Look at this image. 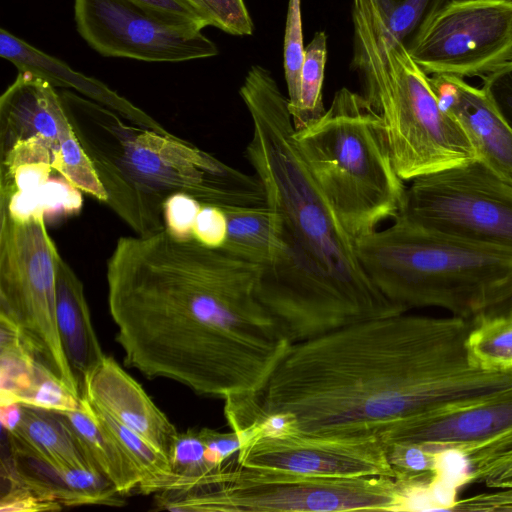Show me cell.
Segmentation results:
<instances>
[{
    "label": "cell",
    "instance_id": "28",
    "mask_svg": "<svg viewBox=\"0 0 512 512\" xmlns=\"http://www.w3.org/2000/svg\"><path fill=\"white\" fill-rule=\"evenodd\" d=\"M452 0H379L388 33L406 45L418 30Z\"/></svg>",
    "mask_w": 512,
    "mask_h": 512
},
{
    "label": "cell",
    "instance_id": "23",
    "mask_svg": "<svg viewBox=\"0 0 512 512\" xmlns=\"http://www.w3.org/2000/svg\"><path fill=\"white\" fill-rule=\"evenodd\" d=\"M227 218L228 232L221 247L228 253L265 266L276 247V224L270 207L232 206L221 208Z\"/></svg>",
    "mask_w": 512,
    "mask_h": 512
},
{
    "label": "cell",
    "instance_id": "40",
    "mask_svg": "<svg viewBox=\"0 0 512 512\" xmlns=\"http://www.w3.org/2000/svg\"><path fill=\"white\" fill-rule=\"evenodd\" d=\"M509 503H510V505H511V507H512V492H511V494L509 495Z\"/></svg>",
    "mask_w": 512,
    "mask_h": 512
},
{
    "label": "cell",
    "instance_id": "16",
    "mask_svg": "<svg viewBox=\"0 0 512 512\" xmlns=\"http://www.w3.org/2000/svg\"><path fill=\"white\" fill-rule=\"evenodd\" d=\"M81 396L141 435L169 459L178 435L174 424L142 386L109 356L81 380Z\"/></svg>",
    "mask_w": 512,
    "mask_h": 512
},
{
    "label": "cell",
    "instance_id": "31",
    "mask_svg": "<svg viewBox=\"0 0 512 512\" xmlns=\"http://www.w3.org/2000/svg\"><path fill=\"white\" fill-rule=\"evenodd\" d=\"M21 404L53 411H70L81 407V397L72 394L42 365L36 382Z\"/></svg>",
    "mask_w": 512,
    "mask_h": 512
},
{
    "label": "cell",
    "instance_id": "13",
    "mask_svg": "<svg viewBox=\"0 0 512 512\" xmlns=\"http://www.w3.org/2000/svg\"><path fill=\"white\" fill-rule=\"evenodd\" d=\"M33 135L52 146L57 174L98 201L107 202V194L75 133L60 93L44 78L18 71L0 97V149Z\"/></svg>",
    "mask_w": 512,
    "mask_h": 512
},
{
    "label": "cell",
    "instance_id": "15",
    "mask_svg": "<svg viewBox=\"0 0 512 512\" xmlns=\"http://www.w3.org/2000/svg\"><path fill=\"white\" fill-rule=\"evenodd\" d=\"M512 431V399L400 422L380 435L384 443L416 444L432 453L466 457Z\"/></svg>",
    "mask_w": 512,
    "mask_h": 512
},
{
    "label": "cell",
    "instance_id": "38",
    "mask_svg": "<svg viewBox=\"0 0 512 512\" xmlns=\"http://www.w3.org/2000/svg\"><path fill=\"white\" fill-rule=\"evenodd\" d=\"M472 319H512V287L502 299L487 307Z\"/></svg>",
    "mask_w": 512,
    "mask_h": 512
},
{
    "label": "cell",
    "instance_id": "24",
    "mask_svg": "<svg viewBox=\"0 0 512 512\" xmlns=\"http://www.w3.org/2000/svg\"><path fill=\"white\" fill-rule=\"evenodd\" d=\"M77 187L62 175L52 176L47 183L33 192H15L0 199V210L12 219L23 221L33 216L52 217L77 213L82 196Z\"/></svg>",
    "mask_w": 512,
    "mask_h": 512
},
{
    "label": "cell",
    "instance_id": "36",
    "mask_svg": "<svg viewBox=\"0 0 512 512\" xmlns=\"http://www.w3.org/2000/svg\"><path fill=\"white\" fill-rule=\"evenodd\" d=\"M139 6L175 23L202 30L203 18L185 0H130Z\"/></svg>",
    "mask_w": 512,
    "mask_h": 512
},
{
    "label": "cell",
    "instance_id": "39",
    "mask_svg": "<svg viewBox=\"0 0 512 512\" xmlns=\"http://www.w3.org/2000/svg\"><path fill=\"white\" fill-rule=\"evenodd\" d=\"M20 403L0 404V421L4 432L13 431L21 419Z\"/></svg>",
    "mask_w": 512,
    "mask_h": 512
},
{
    "label": "cell",
    "instance_id": "26",
    "mask_svg": "<svg viewBox=\"0 0 512 512\" xmlns=\"http://www.w3.org/2000/svg\"><path fill=\"white\" fill-rule=\"evenodd\" d=\"M472 320V356L485 368L512 369V319Z\"/></svg>",
    "mask_w": 512,
    "mask_h": 512
},
{
    "label": "cell",
    "instance_id": "32",
    "mask_svg": "<svg viewBox=\"0 0 512 512\" xmlns=\"http://www.w3.org/2000/svg\"><path fill=\"white\" fill-rule=\"evenodd\" d=\"M202 205L184 193L170 195L163 203L165 230L178 240L194 239L192 230Z\"/></svg>",
    "mask_w": 512,
    "mask_h": 512
},
{
    "label": "cell",
    "instance_id": "8",
    "mask_svg": "<svg viewBox=\"0 0 512 512\" xmlns=\"http://www.w3.org/2000/svg\"><path fill=\"white\" fill-rule=\"evenodd\" d=\"M157 510L225 512L403 511L401 485L385 476L322 477L241 466L229 458L189 489L155 494Z\"/></svg>",
    "mask_w": 512,
    "mask_h": 512
},
{
    "label": "cell",
    "instance_id": "6",
    "mask_svg": "<svg viewBox=\"0 0 512 512\" xmlns=\"http://www.w3.org/2000/svg\"><path fill=\"white\" fill-rule=\"evenodd\" d=\"M356 240L360 262L393 303L472 319L512 286V254L426 229L400 216Z\"/></svg>",
    "mask_w": 512,
    "mask_h": 512
},
{
    "label": "cell",
    "instance_id": "1",
    "mask_svg": "<svg viewBox=\"0 0 512 512\" xmlns=\"http://www.w3.org/2000/svg\"><path fill=\"white\" fill-rule=\"evenodd\" d=\"M473 326L403 312L291 344L254 396L225 401V417L280 413L287 433L380 436L403 421L512 399V369L472 356Z\"/></svg>",
    "mask_w": 512,
    "mask_h": 512
},
{
    "label": "cell",
    "instance_id": "34",
    "mask_svg": "<svg viewBox=\"0 0 512 512\" xmlns=\"http://www.w3.org/2000/svg\"><path fill=\"white\" fill-rule=\"evenodd\" d=\"M227 232L228 223L224 211L216 206L202 205L193 226V238L204 246L221 248Z\"/></svg>",
    "mask_w": 512,
    "mask_h": 512
},
{
    "label": "cell",
    "instance_id": "3",
    "mask_svg": "<svg viewBox=\"0 0 512 512\" xmlns=\"http://www.w3.org/2000/svg\"><path fill=\"white\" fill-rule=\"evenodd\" d=\"M252 122L245 157L274 214L276 247L256 295L292 344L361 321L407 312L366 274L349 234L304 158L288 107L266 67L239 89Z\"/></svg>",
    "mask_w": 512,
    "mask_h": 512
},
{
    "label": "cell",
    "instance_id": "4",
    "mask_svg": "<svg viewBox=\"0 0 512 512\" xmlns=\"http://www.w3.org/2000/svg\"><path fill=\"white\" fill-rule=\"evenodd\" d=\"M110 208L139 236L165 229L163 203L184 193L219 208L266 204L257 176L242 173L171 133L126 123L77 93L60 92Z\"/></svg>",
    "mask_w": 512,
    "mask_h": 512
},
{
    "label": "cell",
    "instance_id": "27",
    "mask_svg": "<svg viewBox=\"0 0 512 512\" xmlns=\"http://www.w3.org/2000/svg\"><path fill=\"white\" fill-rule=\"evenodd\" d=\"M90 404L96 415L142 472L144 477L140 485L161 479L171 473L169 459L164 454L158 451L141 435L114 419L106 411L91 402Z\"/></svg>",
    "mask_w": 512,
    "mask_h": 512
},
{
    "label": "cell",
    "instance_id": "10",
    "mask_svg": "<svg viewBox=\"0 0 512 512\" xmlns=\"http://www.w3.org/2000/svg\"><path fill=\"white\" fill-rule=\"evenodd\" d=\"M397 216L512 254V184L478 160L412 180Z\"/></svg>",
    "mask_w": 512,
    "mask_h": 512
},
{
    "label": "cell",
    "instance_id": "12",
    "mask_svg": "<svg viewBox=\"0 0 512 512\" xmlns=\"http://www.w3.org/2000/svg\"><path fill=\"white\" fill-rule=\"evenodd\" d=\"M74 21L81 38L104 57L177 63L219 53L202 30L130 0H74Z\"/></svg>",
    "mask_w": 512,
    "mask_h": 512
},
{
    "label": "cell",
    "instance_id": "20",
    "mask_svg": "<svg viewBox=\"0 0 512 512\" xmlns=\"http://www.w3.org/2000/svg\"><path fill=\"white\" fill-rule=\"evenodd\" d=\"M57 323L66 357L81 383L105 357L94 330L84 287L58 255L56 262Z\"/></svg>",
    "mask_w": 512,
    "mask_h": 512
},
{
    "label": "cell",
    "instance_id": "19",
    "mask_svg": "<svg viewBox=\"0 0 512 512\" xmlns=\"http://www.w3.org/2000/svg\"><path fill=\"white\" fill-rule=\"evenodd\" d=\"M0 56L11 62L18 71L36 74L55 88H73L80 95L102 104L135 124L159 131L165 130L144 111L100 80L73 70L66 62L30 45L3 28L0 29Z\"/></svg>",
    "mask_w": 512,
    "mask_h": 512
},
{
    "label": "cell",
    "instance_id": "35",
    "mask_svg": "<svg viewBox=\"0 0 512 512\" xmlns=\"http://www.w3.org/2000/svg\"><path fill=\"white\" fill-rule=\"evenodd\" d=\"M8 489L0 500V512H43L63 508L58 502L49 500L20 484L7 481Z\"/></svg>",
    "mask_w": 512,
    "mask_h": 512
},
{
    "label": "cell",
    "instance_id": "37",
    "mask_svg": "<svg viewBox=\"0 0 512 512\" xmlns=\"http://www.w3.org/2000/svg\"><path fill=\"white\" fill-rule=\"evenodd\" d=\"M199 431L206 447V457L216 468L234 456L241 446L239 435L232 430L228 433H221L209 428H202Z\"/></svg>",
    "mask_w": 512,
    "mask_h": 512
},
{
    "label": "cell",
    "instance_id": "11",
    "mask_svg": "<svg viewBox=\"0 0 512 512\" xmlns=\"http://www.w3.org/2000/svg\"><path fill=\"white\" fill-rule=\"evenodd\" d=\"M406 49L427 75L484 77L512 59V0H452Z\"/></svg>",
    "mask_w": 512,
    "mask_h": 512
},
{
    "label": "cell",
    "instance_id": "25",
    "mask_svg": "<svg viewBox=\"0 0 512 512\" xmlns=\"http://www.w3.org/2000/svg\"><path fill=\"white\" fill-rule=\"evenodd\" d=\"M326 61L327 35L324 31H317L305 47L299 98L290 111L295 130L310 125L326 110L322 95Z\"/></svg>",
    "mask_w": 512,
    "mask_h": 512
},
{
    "label": "cell",
    "instance_id": "2",
    "mask_svg": "<svg viewBox=\"0 0 512 512\" xmlns=\"http://www.w3.org/2000/svg\"><path fill=\"white\" fill-rule=\"evenodd\" d=\"M260 270L165 229L120 237L106 280L125 365L201 395L254 396L292 344L257 298Z\"/></svg>",
    "mask_w": 512,
    "mask_h": 512
},
{
    "label": "cell",
    "instance_id": "21",
    "mask_svg": "<svg viewBox=\"0 0 512 512\" xmlns=\"http://www.w3.org/2000/svg\"><path fill=\"white\" fill-rule=\"evenodd\" d=\"M21 405L19 424L6 433L52 463L98 469L84 442L60 412Z\"/></svg>",
    "mask_w": 512,
    "mask_h": 512
},
{
    "label": "cell",
    "instance_id": "33",
    "mask_svg": "<svg viewBox=\"0 0 512 512\" xmlns=\"http://www.w3.org/2000/svg\"><path fill=\"white\" fill-rule=\"evenodd\" d=\"M482 90L512 129V59L483 77Z\"/></svg>",
    "mask_w": 512,
    "mask_h": 512
},
{
    "label": "cell",
    "instance_id": "22",
    "mask_svg": "<svg viewBox=\"0 0 512 512\" xmlns=\"http://www.w3.org/2000/svg\"><path fill=\"white\" fill-rule=\"evenodd\" d=\"M58 412L71 424L100 472L120 495H127L138 488L144 477L142 472L96 415L87 399L81 396L79 409Z\"/></svg>",
    "mask_w": 512,
    "mask_h": 512
},
{
    "label": "cell",
    "instance_id": "18",
    "mask_svg": "<svg viewBox=\"0 0 512 512\" xmlns=\"http://www.w3.org/2000/svg\"><path fill=\"white\" fill-rule=\"evenodd\" d=\"M9 459L2 462V478L25 486L63 507L121 505L120 495L98 470L83 466H61L29 450L7 433Z\"/></svg>",
    "mask_w": 512,
    "mask_h": 512
},
{
    "label": "cell",
    "instance_id": "29",
    "mask_svg": "<svg viewBox=\"0 0 512 512\" xmlns=\"http://www.w3.org/2000/svg\"><path fill=\"white\" fill-rule=\"evenodd\" d=\"M305 56L301 0H288L283 43V68L289 111L297 105Z\"/></svg>",
    "mask_w": 512,
    "mask_h": 512
},
{
    "label": "cell",
    "instance_id": "30",
    "mask_svg": "<svg viewBox=\"0 0 512 512\" xmlns=\"http://www.w3.org/2000/svg\"><path fill=\"white\" fill-rule=\"evenodd\" d=\"M207 23L233 36H250L254 24L244 0H185Z\"/></svg>",
    "mask_w": 512,
    "mask_h": 512
},
{
    "label": "cell",
    "instance_id": "7",
    "mask_svg": "<svg viewBox=\"0 0 512 512\" xmlns=\"http://www.w3.org/2000/svg\"><path fill=\"white\" fill-rule=\"evenodd\" d=\"M294 138L355 240L400 213L407 187L395 169L383 119L362 94L339 89L323 115L295 130Z\"/></svg>",
    "mask_w": 512,
    "mask_h": 512
},
{
    "label": "cell",
    "instance_id": "5",
    "mask_svg": "<svg viewBox=\"0 0 512 512\" xmlns=\"http://www.w3.org/2000/svg\"><path fill=\"white\" fill-rule=\"evenodd\" d=\"M351 11V67L383 119L398 175L412 181L477 160L463 128L440 108L429 75L388 33L379 1L352 0Z\"/></svg>",
    "mask_w": 512,
    "mask_h": 512
},
{
    "label": "cell",
    "instance_id": "17",
    "mask_svg": "<svg viewBox=\"0 0 512 512\" xmlns=\"http://www.w3.org/2000/svg\"><path fill=\"white\" fill-rule=\"evenodd\" d=\"M429 81L440 108L463 128L477 160L512 184V129L482 88L451 75H432Z\"/></svg>",
    "mask_w": 512,
    "mask_h": 512
},
{
    "label": "cell",
    "instance_id": "14",
    "mask_svg": "<svg viewBox=\"0 0 512 512\" xmlns=\"http://www.w3.org/2000/svg\"><path fill=\"white\" fill-rule=\"evenodd\" d=\"M236 432V461L244 467L322 477L385 476L395 479L380 436L323 437L298 433Z\"/></svg>",
    "mask_w": 512,
    "mask_h": 512
},
{
    "label": "cell",
    "instance_id": "9",
    "mask_svg": "<svg viewBox=\"0 0 512 512\" xmlns=\"http://www.w3.org/2000/svg\"><path fill=\"white\" fill-rule=\"evenodd\" d=\"M44 216L18 221L0 210V318L12 323L37 360L75 396L80 382L57 323L58 249Z\"/></svg>",
    "mask_w": 512,
    "mask_h": 512
}]
</instances>
